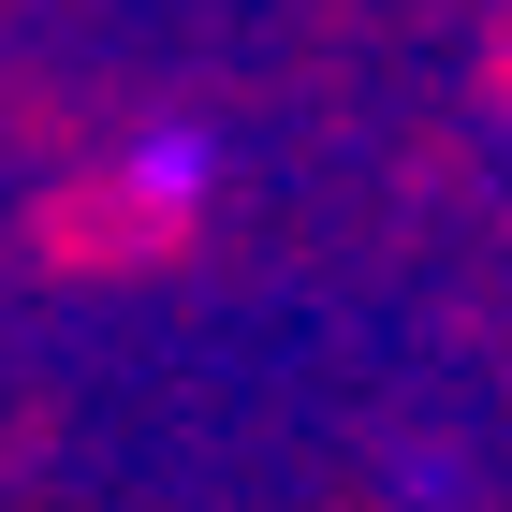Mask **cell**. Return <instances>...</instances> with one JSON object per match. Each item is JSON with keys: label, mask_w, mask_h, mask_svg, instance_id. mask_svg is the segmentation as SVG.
Listing matches in <instances>:
<instances>
[{"label": "cell", "mask_w": 512, "mask_h": 512, "mask_svg": "<svg viewBox=\"0 0 512 512\" xmlns=\"http://www.w3.org/2000/svg\"><path fill=\"white\" fill-rule=\"evenodd\" d=\"M176 220H191V161H132V191L118 176H103V191H74L59 205V220H44V249H59V264H103V249H176Z\"/></svg>", "instance_id": "cell-1"}, {"label": "cell", "mask_w": 512, "mask_h": 512, "mask_svg": "<svg viewBox=\"0 0 512 512\" xmlns=\"http://www.w3.org/2000/svg\"><path fill=\"white\" fill-rule=\"evenodd\" d=\"M483 88H498V103H512V30H498V59H483Z\"/></svg>", "instance_id": "cell-2"}]
</instances>
